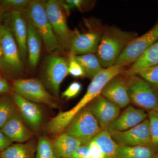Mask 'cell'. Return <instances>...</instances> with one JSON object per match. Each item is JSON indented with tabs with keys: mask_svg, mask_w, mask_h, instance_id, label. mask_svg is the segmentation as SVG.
Listing matches in <instances>:
<instances>
[{
	"mask_svg": "<svg viewBox=\"0 0 158 158\" xmlns=\"http://www.w3.org/2000/svg\"><path fill=\"white\" fill-rule=\"evenodd\" d=\"M102 30H90L84 33L74 31L69 53L74 56L97 52L101 39Z\"/></svg>",
	"mask_w": 158,
	"mask_h": 158,
	"instance_id": "12",
	"label": "cell"
},
{
	"mask_svg": "<svg viewBox=\"0 0 158 158\" xmlns=\"http://www.w3.org/2000/svg\"><path fill=\"white\" fill-rule=\"evenodd\" d=\"M156 158H158V152L156 154Z\"/></svg>",
	"mask_w": 158,
	"mask_h": 158,
	"instance_id": "40",
	"label": "cell"
},
{
	"mask_svg": "<svg viewBox=\"0 0 158 158\" xmlns=\"http://www.w3.org/2000/svg\"><path fill=\"white\" fill-rule=\"evenodd\" d=\"M158 40V23L147 33L133 39L122 52L115 65L124 68L132 65Z\"/></svg>",
	"mask_w": 158,
	"mask_h": 158,
	"instance_id": "10",
	"label": "cell"
},
{
	"mask_svg": "<svg viewBox=\"0 0 158 158\" xmlns=\"http://www.w3.org/2000/svg\"><path fill=\"white\" fill-rule=\"evenodd\" d=\"M82 85L81 83L78 82H73L62 93V97L68 99L73 98L80 93Z\"/></svg>",
	"mask_w": 158,
	"mask_h": 158,
	"instance_id": "33",
	"label": "cell"
},
{
	"mask_svg": "<svg viewBox=\"0 0 158 158\" xmlns=\"http://www.w3.org/2000/svg\"><path fill=\"white\" fill-rule=\"evenodd\" d=\"M66 128L65 133L80 141L82 145L88 144L102 130L88 108L82 110Z\"/></svg>",
	"mask_w": 158,
	"mask_h": 158,
	"instance_id": "8",
	"label": "cell"
},
{
	"mask_svg": "<svg viewBox=\"0 0 158 158\" xmlns=\"http://www.w3.org/2000/svg\"><path fill=\"white\" fill-rule=\"evenodd\" d=\"M36 150L35 144L31 142L11 144L0 153V156L2 158H31Z\"/></svg>",
	"mask_w": 158,
	"mask_h": 158,
	"instance_id": "24",
	"label": "cell"
},
{
	"mask_svg": "<svg viewBox=\"0 0 158 158\" xmlns=\"http://www.w3.org/2000/svg\"><path fill=\"white\" fill-rule=\"evenodd\" d=\"M90 103L88 108L96 118L102 130H106L119 116L120 108L101 94Z\"/></svg>",
	"mask_w": 158,
	"mask_h": 158,
	"instance_id": "13",
	"label": "cell"
},
{
	"mask_svg": "<svg viewBox=\"0 0 158 158\" xmlns=\"http://www.w3.org/2000/svg\"><path fill=\"white\" fill-rule=\"evenodd\" d=\"M125 69L124 67L116 65L103 69L92 79L85 95L74 107L68 111L60 112L50 120V126L52 129L58 133L65 131L84 108L101 94L102 90L108 82Z\"/></svg>",
	"mask_w": 158,
	"mask_h": 158,
	"instance_id": "1",
	"label": "cell"
},
{
	"mask_svg": "<svg viewBox=\"0 0 158 158\" xmlns=\"http://www.w3.org/2000/svg\"><path fill=\"white\" fill-rule=\"evenodd\" d=\"M88 144L89 152L87 158H105L101 149L93 139Z\"/></svg>",
	"mask_w": 158,
	"mask_h": 158,
	"instance_id": "34",
	"label": "cell"
},
{
	"mask_svg": "<svg viewBox=\"0 0 158 158\" xmlns=\"http://www.w3.org/2000/svg\"><path fill=\"white\" fill-rule=\"evenodd\" d=\"M137 37V33L122 31L116 27H108L103 29L96 52L103 68H109L115 65L123 51Z\"/></svg>",
	"mask_w": 158,
	"mask_h": 158,
	"instance_id": "2",
	"label": "cell"
},
{
	"mask_svg": "<svg viewBox=\"0 0 158 158\" xmlns=\"http://www.w3.org/2000/svg\"><path fill=\"white\" fill-rule=\"evenodd\" d=\"M2 78V77L1 76V74H0V79Z\"/></svg>",
	"mask_w": 158,
	"mask_h": 158,
	"instance_id": "41",
	"label": "cell"
},
{
	"mask_svg": "<svg viewBox=\"0 0 158 158\" xmlns=\"http://www.w3.org/2000/svg\"><path fill=\"white\" fill-rule=\"evenodd\" d=\"M75 58L82 66L86 77L91 80L104 69L94 54L75 56Z\"/></svg>",
	"mask_w": 158,
	"mask_h": 158,
	"instance_id": "23",
	"label": "cell"
},
{
	"mask_svg": "<svg viewBox=\"0 0 158 158\" xmlns=\"http://www.w3.org/2000/svg\"><path fill=\"white\" fill-rule=\"evenodd\" d=\"M36 158H60L57 155L53 144L45 137L39 138L37 148Z\"/></svg>",
	"mask_w": 158,
	"mask_h": 158,
	"instance_id": "27",
	"label": "cell"
},
{
	"mask_svg": "<svg viewBox=\"0 0 158 158\" xmlns=\"http://www.w3.org/2000/svg\"><path fill=\"white\" fill-rule=\"evenodd\" d=\"M68 60L54 54L48 55L44 62L42 78L56 98H59L60 85L68 74Z\"/></svg>",
	"mask_w": 158,
	"mask_h": 158,
	"instance_id": "7",
	"label": "cell"
},
{
	"mask_svg": "<svg viewBox=\"0 0 158 158\" xmlns=\"http://www.w3.org/2000/svg\"><path fill=\"white\" fill-rule=\"evenodd\" d=\"M68 60V74L76 78L86 77L85 72L80 63L76 59L74 55L69 53Z\"/></svg>",
	"mask_w": 158,
	"mask_h": 158,
	"instance_id": "30",
	"label": "cell"
},
{
	"mask_svg": "<svg viewBox=\"0 0 158 158\" xmlns=\"http://www.w3.org/2000/svg\"><path fill=\"white\" fill-rule=\"evenodd\" d=\"M101 94L120 108L127 106L131 102L127 77L121 74L114 77L106 85Z\"/></svg>",
	"mask_w": 158,
	"mask_h": 158,
	"instance_id": "14",
	"label": "cell"
},
{
	"mask_svg": "<svg viewBox=\"0 0 158 158\" xmlns=\"http://www.w3.org/2000/svg\"><path fill=\"white\" fill-rule=\"evenodd\" d=\"M9 13V25L7 26L16 41L21 56L25 63L27 58V20L24 14L22 12L12 11Z\"/></svg>",
	"mask_w": 158,
	"mask_h": 158,
	"instance_id": "15",
	"label": "cell"
},
{
	"mask_svg": "<svg viewBox=\"0 0 158 158\" xmlns=\"http://www.w3.org/2000/svg\"><path fill=\"white\" fill-rule=\"evenodd\" d=\"M137 75L150 84L158 86V64L141 71Z\"/></svg>",
	"mask_w": 158,
	"mask_h": 158,
	"instance_id": "31",
	"label": "cell"
},
{
	"mask_svg": "<svg viewBox=\"0 0 158 158\" xmlns=\"http://www.w3.org/2000/svg\"><path fill=\"white\" fill-rule=\"evenodd\" d=\"M109 133L113 140L118 145L126 146L146 145L151 147V140L148 118L140 124L127 131Z\"/></svg>",
	"mask_w": 158,
	"mask_h": 158,
	"instance_id": "11",
	"label": "cell"
},
{
	"mask_svg": "<svg viewBox=\"0 0 158 158\" xmlns=\"http://www.w3.org/2000/svg\"><path fill=\"white\" fill-rule=\"evenodd\" d=\"M81 145L80 141L66 133L57 137L53 144L55 151L60 158H70Z\"/></svg>",
	"mask_w": 158,
	"mask_h": 158,
	"instance_id": "21",
	"label": "cell"
},
{
	"mask_svg": "<svg viewBox=\"0 0 158 158\" xmlns=\"http://www.w3.org/2000/svg\"><path fill=\"white\" fill-rule=\"evenodd\" d=\"M13 141L0 130V152L8 148Z\"/></svg>",
	"mask_w": 158,
	"mask_h": 158,
	"instance_id": "36",
	"label": "cell"
},
{
	"mask_svg": "<svg viewBox=\"0 0 158 158\" xmlns=\"http://www.w3.org/2000/svg\"><path fill=\"white\" fill-rule=\"evenodd\" d=\"M148 119L149 120L150 131L151 147L158 152V112L151 111L148 112Z\"/></svg>",
	"mask_w": 158,
	"mask_h": 158,
	"instance_id": "28",
	"label": "cell"
},
{
	"mask_svg": "<svg viewBox=\"0 0 158 158\" xmlns=\"http://www.w3.org/2000/svg\"><path fill=\"white\" fill-rule=\"evenodd\" d=\"M88 152L89 147L88 144L81 145L77 148L70 158H87Z\"/></svg>",
	"mask_w": 158,
	"mask_h": 158,
	"instance_id": "35",
	"label": "cell"
},
{
	"mask_svg": "<svg viewBox=\"0 0 158 158\" xmlns=\"http://www.w3.org/2000/svg\"><path fill=\"white\" fill-rule=\"evenodd\" d=\"M13 92L34 103L47 105L51 108L57 107L56 98L46 89L42 82L36 79H18L11 84Z\"/></svg>",
	"mask_w": 158,
	"mask_h": 158,
	"instance_id": "9",
	"label": "cell"
},
{
	"mask_svg": "<svg viewBox=\"0 0 158 158\" xmlns=\"http://www.w3.org/2000/svg\"><path fill=\"white\" fill-rule=\"evenodd\" d=\"M45 7L48 17L59 43L60 50L62 52L69 51L74 31H71L69 27L66 13L61 2L57 0L45 1Z\"/></svg>",
	"mask_w": 158,
	"mask_h": 158,
	"instance_id": "6",
	"label": "cell"
},
{
	"mask_svg": "<svg viewBox=\"0 0 158 158\" xmlns=\"http://www.w3.org/2000/svg\"><path fill=\"white\" fill-rule=\"evenodd\" d=\"M156 154L155 151L149 146L118 145L116 158H156Z\"/></svg>",
	"mask_w": 158,
	"mask_h": 158,
	"instance_id": "22",
	"label": "cell"
},
{
	"mask_svg": "<svg viewBox=\"0 0 158 158\" xmlns=\"http://www.w3.org/2000/svg\"><path fill=\"white\" fill-rule=\"evenodd\" d=\"M0 158H2L1 157V156H0Z\"/></svg>",
	"mask_w": 158,
	"mask_h": 158,
	"instance_id": "42",
	"label": "cell"
},
{
	"mask_svg": "<svg viewBox=\"0 0 158 158\" xmlns=\"http://www.w3.org/2000/svg\"><path fill=\"white\" fill-rule=\"evenodd\" d=\"M2 56V46L0 43V61H1Z\"/></svg>",
	"mask_w": 158,
	"mask_h": 158,
	"instance_id": "39",
	"label": "cell"
},
{
	"mask_svg": "<svg viewBox=\"0 0 158 158\" xmlns=\"http://www.w3.org/2000/svg\"><path fill=\"white\" fill-rule=\"evenodd\" d=\"M11 90V86L7 80L2 78L0 79V94H5L9 93Z\"/></svg>",
	"mask_w": 158,
	"mask_h": 158,
	"instance_id": "37",
	"label": "cell"
},
{
	"mask_svg": "<svg viewBox=\"0 0 158 158\" xmlns=\"http://www.w3.org/2000/svg\"><path fill=\"white\" fill-rule=\"evenodd\" d=\"M63 9L65 10V13H69L72 10L74 9H79L82 11L85 9L87 6L86 3L87 1L82 0H65V1H60Z\"/></svg>",
	"mask_w": 158,
	"mask_h": 158,
	"instance_id": "32",
	"label": "cell"
},
{
	"mask_svg": "<svg viewBox=\"0 0 158 158\" xmlns=\"http://www.w3.org/2000/svg\"><path fill=\"white\" fill-rule=\"evenodd\" d=\"M16 105L12 95L9 93L0 96V129L15 112Z\"/></svg>",
	"mask_w": 158,
	"mask_h": 158,
	"instance_id": "26",
	"label": "cell"
},
{
	"mask_svg": "<svg viewBox=\"0 0 158 158\" xmlns=\"http://www.w3.org/2000/svg\"><path fill=\"white\" fill-rule=\"evenodd\" d=\"M0 130L13 142L23 143L28 141L33 135L17 110Z\"/></svg>",
	"mask_w": 158,
	"mask_h": 158,
	"instance_id": "18",
	"label": "cell"
},
{
	"mask_svg": "<svg viewBox=\"0 0 158 158\" xmlns=\"http://www.w3.org/2000/svg\"><path fill=\"white\" fill-rule=\"evenodd\" d=\"M45 3L44 1H30L23 13L41 36L47 52L54 54L61 50L48 17Z\"/></svg>",
	"mask_w": 158,
	"mask_h": 158,
	"instance_id": "3",
	"label": "cell"
},
{
	"mask_svg": "<svg viewBox=\"0 0 158 158\" xmlns=\"http://www.w3.org/2000/svg\"><path fill=\"white\" fill-rule=\"evenodd\" d=\"M158 64V40L138 58L129 68L121 73L126 77L137 75L141 71Z\"/></svg>",
	"mask_w": 158,
	"mask_h": 158,
	"instance_id": "19",
	"label": "cell"
},
{
	"mask_svg": "<svg viewBox=\"0 0 158 158\" xmlns=\"http://www.w3.org/2000/svg\"><path fill=\"white\" fill-rule=\"evenodd\" d=\"M0 43L2 49L0 72L9 77L20 75L24 70V63L16 41L7 26H4L0 36Z\"/></svg>",
	"mask_w": 158,
	"mask_h": 158,
	"instance_id": "4",
	"label": "cell"
},
{
	"mask_svg": "<svg viewBox=\"0 0 158 158\" xmlns=\"http://www.w3.org/2000/svg\"><path fill=\"white\" fill-rule=\"evenodd\" d=\"M93 140L101 149L105 158H116L118 145L106 130H102Z\"/></svg>",
	"mask_w": 158,
	"mask_h": 158,
	"instance_id": "25",
	"label": "cell"
},
{
	"mask_svg": "<svg viewBox=\"0 0 158 158\" xmlns=\"http://www.w3.org/2000/svg\"><path fill=\"white\" fill-rule=\"evenodd\" d=\"M11 95L23 118L33 129L38 130L42 120L41 109L36 103L28 100L14 92Z\"/></svg>",
	"mask_w": 158,
	"mask_h": 158,
	"instance_id": "17",
	"label": "cell"
},
{
	"mask_svg": "<svg viewBox=\"0 0 158 158\" xmlns=\"http://www.w3.org/2000/svg\"><path fill=\"white\" fill-rule=\"evenodd\" d=\"M27 20V49L29 65L34 69L37 66L40 59L42 38L30 21Z\"/></svg>",
	"mask_w": 158,
	"mask_h": 158,
	"instance_id": "20",
	"label": "cell"
},
{
	"mask_svg": "<svg viewBox=\"0 0 158 158\" xmlns=\"http://www.w3.org/2000/svg\"><path fill=\"white\" fill-rule=\"evenodd\" d=\"M148 118V114L145 110L129 106L106 130L109 132L124 131L140 124Z\"/></svg>",
	"mask_w": 158,
	"mask_h": 158,
	"instance_id": "16",
	"label": "cell"
},
{
	"mask_svg": "<svg viewBox=\"0 0 158 158\" xmlns=\"http://www.w3.org/2000/svg\"><path fill=\"white\" fill-rule=\"evenodd\" d=\"M127 77L131 102L142 110L158 112L156 86L137 75Z\"/></svg>",
	"mask_w": 158,
	"mask_h": 158,
	"instance_id": "5",
	"label": "cell"
},
{
	"mask_svg": "<svg viewBox=\"0 0 158 158\" xmlns=\"http://www.w3.org/2000/svg\"><path fill=\"white\" fill-rule=\"evenodd\" d=\"M5 12L3 11L2 9L0 6V36L2 32L3 28H4V26L3 25L2 23V19L3 18V16L4 15Z\"/></svg>",
	"mask_w": 158,
	"mask_h": 158,
	"instance_id": "38",
	"label": "cell"
},
{
	"mask_svg": "<svg viewBox=\"0 0 158 158\" xmlns=\"http://www.w3.org/2000/svg\"><path fill=\"white\" fill-rule=\"evenodd\" d=\"M29 0H2L0 6L5 13L18 11L23 13L28 6Z\"/></svg>",
	"mask_w": 158,
	"mask_h": 158,
	"instance_id": "29",
	"label": "cell"
}]
</instances>
